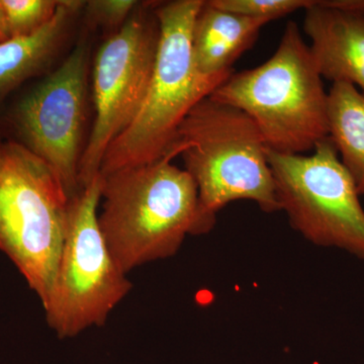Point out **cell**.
I'll use <instances>...</instances> for the list:
<instances>
[{
	"label": "cell",
	"instance_id": "cell-9",
	"mask_svg": "<svg viewBox=\"0 0 364 364\" xmlns=\"http://www.w3.org/2000/svg\"><path fill=\"white\" fill-rule=\"evenodd\" d=\"M87 66V47L79 45L21 98L13 114L20 143L56 172L71 200L81 191Z\"/></svg>",
	"mask_w": 364,
	"mask_h": 364
},
{
	"label": "cell",
	"instance_id": "cell-8",
	"mask_svg": "<svg viewBox=\"0 0 364 364\" xmlns=\"http://www.w3.org/2000/svg\"><path fill=\"white\" fill-rule=\"evenodd\" d=\"M159 38L154 11H138L98 50L92 73L95 117L79 165L81 189L100 174L109 146L140 111L154 72Z\"/></svg>",
	"mask_w": 364,
	"mask_h": 364
},
{
	"label": "cell",
	"instance_id": "cell-2",
	"mask_svg": "<svg viewBox=\"0 0 364 364\" xmlns=\"http://www.w3.org/2000/svg\"><path fill=\"white\" fill-rule=\"evenodd\" d=\"M210 97L245 112L273 152L304 155L329 136V97L294 21L287 23L269 59L234 72Z\"/></svg>",
	"mask_w": 364,
	"mask_h": 364
},
{
	"label": "cell",
	"instance_id": "cell-10",
	"mask_svg": "<svg viewBox=\"0 0 364 364\" xmlns=\"http://www.w3.org/2000/svg\"><path fill=\"white\" fill-rule=\"evenodd\" d=\"M304 32L322 78L349 83L364 95V18L314 0L305 9Z\"/></svg>",
	"mask_w": 364,
	"mask_h": 364
},
{
	"label": "cell",
	"instance_id": "cell-16",
	"mask_svg": "<svg viewBox=\"0 0 364 364\" xmlns=\"http://www.w3.org/2000/svg\"><path fill=\"white\" fill-rule=\"evenodd\" d=\"M90 20L105 28H117L130 18L135 11L134 0H92L86 2Z\"/></svg>",
	"mask_w": 364,
	"mask_h": 364
},
{
	"label": "cell",
	"instance_id": "cell-6",
	"mask_svg": "<svg viewBox=\"0 0 364 364\" xmlns=\"http://www.w3.org/2000/svg\"><path fill=\"white\" fill-rule=\"evenodd\" d=\"M102 174L70 203L65 242L46 301V320L60 338H71L107 322L132 289L98 224Z\"/></svg>",
	"mask_w": 364,
	"mask_h": 364
},
{
	"label": "cell",
	"instance_id": "cell-17",
	"mask_svg": "<svg viewBox=\"0 0 364 364\" xmlns=\"http://www.w3.org/2000/svg\"><path fill=\"white\" fill-rule=\"evenodd\" d=\"M1 143H2V142H0V145H1Z\"/></svg>",
	"mask_w": 364,
	"mask_h": 364
},
{
	"label": "cell",
	"instance_id": "cell-3",
	"mask_svg": "<svg viewBox=\"0 0 364 364\" xmlns=\"http://www.w3.org/2000/svg\"><path fill=\"white\" fill-rule=\"evenodd\" d=\"M267 151L245 112L208 97L182 122L164 159L182 157L202 214L215 226L218 213L236 200H251L267 214L279 212Z\"/></svg>",
	"mask_w": 364,
	"mask_h": 364
},
{
	"label": "cell",
	"instance_id": "cell-15",
	"mask_svg": "<svg viewBox=\"0 0 364 364\" xmlns=\"http://www.w3.org/2000/svg\"><path fill=\"white\" fill-rule=\"evenodd\" d=\"M223 11L270 23L312 6L314 0H210Z\"/></svg>",
	"mask_w": 364,
	"mask_h": 364
},
{
	"label": "cell",
	"instance_id": "cell-12",
	"mask_svg": "<svg viewBox=\"0 0 364 364\" xmlns=\"http://www.w3.org/2000/svg\"><path fill=\"white\" fill-rule=\"evenodd\" d=\"M83 4L60 1L52 20L37 32L0 43V102L49 64Z\"/></svg>",
	"mask_w": 364,
	"mask_h": 364
},
{
	"label": "cell",
	"instance_id": "cell-5",
	"mask_svg": "<svg viewBox=\"0 0 364 364\" xmlns=\"http://www.w3.org/2000/svg\"><path fill=\"white\" fill-rule=\"evenodd\" d=\"M71 200L61 179L20 142L0 145V250L44 306L65 242Z\"/></svg>",
	"mask_w": 364,
	"mask_h": 364
},
{
	"label": "cell",
	"instance_id": "cell-11",
	"mask_svg": "<svg viewBox=\"0 0 364 364\" xmlns=\"http://www.w3.org/2000/svg\"><path fill=\"white\" fill-rule=\"evenodd\" d=\"M268 21L223 11L203 1L191 33V50L198 71L208 77L234 73L233 65L252 47Z\"/></svg>",
	"mask_w": 364,
	"mask_h": 364
},
{
	"label": "cell",
	"instance_id": "cell-13",
	"mask_svg": "<svg viewBox=\"0 0 364 364\" xmlns=\"http://www.w3.org/2000/svg\"><path fill=\"white\" fill-rule=\"evenodd\" d=\"M328 97L329 136L359 195H364V95L340 82L333 83Z\"/></svg>",
	"mask_w": 364,
	"mask_h": 364
},
{
	"label": "cell",
	"instance_id": "cell-4",
	"mask_svg": "<svg viewBox=\"0 0 364 364\" xmlns=\"http://www.w3.org/2000/svg\"><path fill=\"white\" fill-rule=\"evenodd\" d=\"M203 0H176L155 9L160 38L156 63L142 107L105 153L100 173L162 159L189 112L226 79L198 71L191 33Z\"/></svg>",
	"mask_w": 364,
	"mask_h": 364
},
{
	"label": "cell",
	"instance_id": "cell-14",
	"mask_svg": "<svg viewBox=\"0 0 364 364\" xmlns=\"http://www.w3.org/2000/svg\"><path fill=\"white\" fill-rule=\"evenodd\" d=\"M55 0H0V43L37 32L56 14Z\"/></svg>",
	"mask_w": 364,
	"mask_h": 364
},
{
	"label": "cell",
	"instance_id": "cell-7",
	"mask_svg": "<svg viewBox=\"0 0 364 364\" xmlns=\"http://www.w3.org/2000/svg\"><path fill=\"white\" fill-rule=\"evenodd\" d=\"M280 210L318 247L337 248L364 261V210L355 182L330 136L312 155L267 151Z\"/></svg>",
	"mask_w": 364,
	"mask_h": 364
},
{
	"label": "cell",
	"instance_id": "cell-1",
	"mask_svg": "<svg viewBox=\"0 0 364 364\" xmlns=\"http://www.w3.org/2000/svg\"><path fill=\"white\" fill-rule=\"evenodd\" d=\"M98 215L107 247L126 274L176 255L188 235L214 228L200 210L193 177L162 159L102 176Z\"/></svg>",
	"mask_w": 364,
	"mask_h": 364
}]
</instances>
